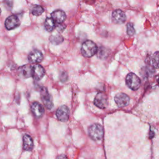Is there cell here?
I'll return each mask as SVG.
<instances>
[{"label":"cell","instance_id":"cell-4","mask_svg":"<svg viewBox=\"0 0 159 159\" xmlns=\"http://www.w3.org/2000/svg\"><path fill=\"white\" fill-rule=\"evenodd\" d=\"M41 99L45 106L48 109H51L53 107V103L52 96L48 93L47 89L45 87H42L40 90Z\"/></svg>","mask_w":159,"mask_h":159},{"label":"cell","instance_id":"cell-24","mask_svg":"<svg viewBox=\"0 0 159 159\" xmlns=\"http://www.w3.org/2000/svg\"><path fill=\"white\" fill-rule=\"evenodd\" d=\"M56 159H68V157L64 155V154H61L60 155H58V157H57Z\"/></svg>","mask_w":159,"mask_h":159},{"label":"cell","instance_id":"cell-5","mask_svg":"<svg viewBox=\"0 0 159 159\" xmlns=\"http://www.w3.org/2000/svg\"><path fill=\"white\" fill-rule=\"evenodd\" d=\"M94 104L98 107L104 109L107 106V96L103 92L98 93L94 98Z\"/></svg>","mask_w":159,"mask_h":159},{"label":"cell","instance_id":"cell-12","mask_svg":"<svg viewBox=\"0 0 159 159\" xmlns=\"http://www.w3.org/2000/svg\"><path fill=\"white\" fill-rule=\"evenodd\" d=\"M31 111L36 118H40L44 114V108L39 102H33L30 106Z\"/></svg>","mask_w":159,"mask_h":159},{"label":"cell","instance_id":"cell-20","mask_svg":"<svg viewBox=\"0 0 159 159\" xmlns=\"http://www.w3.org/2000/svg\"><path fill=\"white\" fill-rule=\"evenodd\" d=\"M44 11L43 8L39 5H35L33 6L32 10H31V12L34 16H40L41 15Z\"/></svg>","mask_w":159,"mask_h":159},{"label":"cell","instance_id":"cell-1","mask_svg":"<svg viewBox=\"0 0 159 159\" xmlns=\"http://www.w3.org/2000/svg\"><path fill=\"white\" fill-rule=\"evenodd\" d=\"M98 48L97 45L94 42L90 40H87L83 43L81 51L82 55L84 57L89 58L97 53Z\"/></svg>","mask_w":159,"mask_h":159},{"label":"cell","instance_id":"cell-17","mask_svg":"<svg viewBox=\"0 0 159 159\" xmlns=\"http://www.w3.org/2000/svg\"><path fill=\"white\" fill-rule=\"evenodd\" d=\"M150 65L153 68H159V52H155L150 58Z\"/></svg>","mask_w":159,"mask_h":159},{"label":"cell","instance_id":"cell-18","mask_svg":"<svg viewBox=\"0 0 159 159\" xmlns=\"http://www.w3.org/2000/svg\"><path fill=\"white\" fill-rule=\"evenodd\" d=\"M97 54H98V57L101 59H105L109 55L108 49H106L105 47L101 46L98 48Z\"/></svg>","mask_w":159,"mask_h":159},{"label":"cell","instance_id":"cell-22","mask_svg":"<svg viewBox=\"0 0 159 159\" xmlns=\"http://www.w3.org/2000/svg\"><path fill=\"white\" fill-rule=\"evenodd\" d=\"M57 30L60 32H62L63 30H65V25L63 24H57V25L56 26Z\"/></svg>","mask_w":159,"mask_h":159},{"label":"cell","instance_id":"cell-13","mask_svg":"<svg viewBox=\"0 0 159 159\" xmlns=\"http://www.w3.org/2000/svg\"><path fill=\"white\" fill-rule=\"evenodd\" d=\"M45 73V69L40 65L37 64L33 66L32 78L35 81L40 80L44 76Z\"/></svg>","mask_w":159,"mask_h":159},{"label":"cell","instance_id":"cell-16","mask_svg":"<svg viewBox=\"0 0 159 159\" xmlns=\"http://www.w3.org/2000/svg\"><path fill=\"white\" fill-rule=\"evenodd\" d=\"M55 22L52 17H47L44 22V27L48 32H52L56 27Z\"/></svg>","mask_w":159,"mask_h":159},{"label":"cell","instance_id":"cell-23","mask_svg":"<svg viewBox=\"0 0 159 159\" xmlns=\"http://www.w3.org/2000/svg\"><path fill=\"white\" fill-rule=\"evenodd\" d=\"M67 77H68V75L67 74L65 73V72H63V73H61L60 75V80L63 82H64L65 81H66L67 80Z\"/></svg>","mask_w":159,"mask_h":159},{"label":"cell","instance_id":"cell-3","mask_svg":"<svg viewBox=\"0 0 159 159\" xmlns=\"http://www.w3.org/2000/svg\"><path fill=\"white\" fill-rule=\"evenodd\" d=\"M125 83L127 86L134 91L138 89L141 85L140 79L134 73H130L127 75Z\"/></svg>","mask_w":159,"mask_h":159},{"label":"cell","instance_id":"cell-8","mask_svg":"<svg viewBox=\"0 0 159 159\" xmlns=\"http://www.w3.org/2000/svg\"><path fill=\"white\" fill-rule=\"evenodd\" d=\"M114 101L119 107L127 106L130 102V98L125 93H118L114 96Z\"/></svg>","mask_w":159,"mask_h":159},{"label":"cell","instance_id":"cell-7","mask_svg":"<svg viewBox=\"0 0 159 159\" xmlns=\"http://www.w3.org/2000/svg\"><path fill=\"white\" fill-rule=\"evenodd\" d=\"M43 55L42 52L37 49H34L32 50L28 55L29 61L30 63H33L35 65L41 62L43 60Z\"/></svg>","mask_w":159,"mask_h":159},{"label":"cell","instance_id":"cell-25","mask_svg":"<svg viewBox=\"0 0 159 159\" xmlns=\"http://www.w3.org/2000/svg\"><path fill=\"white\" fill-rule=\"evenodd\" d=\"M158 84H159V79H158Z\"/></svg>","mask_w":159,"mask_h":159},{"label":"cell","instance_id":"cell-21","mask_svg":"<svg viewBox=\"0 0 159 159\" xmlns=\"http://www.w3.org/2000/svg\"><path fill=\"white\" fill-rule=\"evenodd\" d=\"M135 30L133 24L132 23H128L127 25V34L129 36H132L135 34Z\"/></svg>","mask_w":159,"mask_h":159},{"label":"cell","instance_id":"cell-11","mask_svg":"<svg viewBox=\"0 0 159 159\" xmlns=\"http://www.w3.org/2000/svg\"><path fill=\"white\" fill-rule=\"evenodd\" d=\"M18 71L19 76L23 78H28L31 76L32 77L33 66L29 64L24 65L19 67Z\"/></svg>","mask_w":159,"mask_h":159},{"label":"cell","instance_id":"cell-9","mask_svg":"<svg viewBox=\"0 0 159 159\" xmlns=\"http://www.w3.org/2000/svg\"><path fill=\"white\" fill-rule=\"evenodd\" d=\"M19 25L20 20L19 18L15 15H12L7 17L4 22L5 27L7 30H12L19 26Z\"/></svg>","mask_w":159,"mask_h":159},{"label":"cell","instance_id":"cell-15","mask_svg":"<svg viewBox=\"0 0 159 159\" xmlns=\"http://www.w3.org/2000/svg\"><path fill=\"white\" fill-rule=\"evenodd\" d=\"M34 148V142L32 137L25 134L23 137V148L27 151H31Z\"/></svg>","mask_w":159,"mask_h":159},{"label":"cell","instance_id":"cell-10","mask_svg":"<svg viewBox=\"0 0 159 159\" xmlns=\"http://www.w3.org/2000/svg\"><path fill=\"white\" fill-rule=\"evenodd\" d=\"M112 21L116 24H121L125 22L126 16L124 12L120 9H116L112 14Z\"/></svg>","mask_w":159,"mask_h":159},{"label":"cell","instance_id":"cell-19","mask_svg":"<svg viewBox=\"0 0 159 159\" xmlns=\"http://www.w3.org/2000/svg\"><path fill=\"white\" fill-rule=\"evenodd\" d=\"M50 41L52 43L55 45H58L61 43L63 41V38L60 35H52L50 38Z\"/></svg>","mask_w":159,"mask_h":159},{"label":"cell","instance_id":"cell-14","mask_svg":"<svg viewBox=\"0 0 159 159\" xmlns=\"http://www.w3.org/2000/svg\"><path fill=\"white\" fill-rule=\"evenodd\" d=\"M51 16L57 24H62L66 18L65 12L61 9H57L53 11L51 14Z\"/></svg>","mask_w":159,"mask_h":159},{"label":"cell","instance_id":"cell-2","mask_svg":"<svg viewBox=\"0 0 159 159\" xmlns=\"http://www.w3.org/2000/svg\"><path fill=\"white\" fill-rule=\"evenodd\" d=\"M88 134L89 137L95 141L101 140L104 135V129L101 125L94 124L88 128Z\"/></svg>","mask_w":159,"mask_h":159},{"label":"cell","instance_id":"cell-6","mask_svg":"<svg viewBox=\"0 0 159 159\" xmlns=\"http://www.w3.org/2000/svg\"><path fill=\"white\" fill-rule=\"evenodd\" d=\"M57 119L61 122H66L68 120L70 117V109L65 105L61 106L58 108L56 112Z\"/></svg>","mask_w":159,"mask_h":159}]
</instances>
